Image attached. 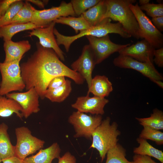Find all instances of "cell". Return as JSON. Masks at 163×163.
<instances>
[{"mask_svg":"<svg viewBox=\"0 0 163 163\" xmlns=\"http://www.w3.org/2000/svg\"><path fill=\"white\" fill-rule=\"evenodd\" d=\"M21 59L8 62H0L2 80L0 95L5 96L15 91H22L25 86L22 78L20 62Z\"/></svg>","mask_w":163,"mask_h":163,"instance_id":"obj_5","label":"cell"},{"mask_svg":"<svg viewBox=\"0 0 163 163\" xmlns=\"http://www.w3.org/2000/svg\"><path fill=\"white\" fill-rule=\"evenodd\" d=\"M55 23H59L69 26L72 28L76 34L89 28L91 26L82 15L78 17L68 16L61 17L53 21Z\"/></svg>","mask_w":163,"mask_h":163,"instance_id":"obj_26","label":"cell"},{"mask_svg":"<svg viewBox=\"0 0 163 163\" xmlns=\"http://www.w3.org/2000/svg\"><path fill=\"white\" fill-rule=\"evenodd\" d=\"M27 1L29 2L32 3L42 8H43L45 5L48 2V0H27Z\"/></svg>","mask_w":163,"mask_h":163,"instance_id":"obj_41","label":"cell"},{"mask_svg":"<svg viewBox=\"0 0 163 163\" xmlns=\"http://www.w3.org/2000/svg\"><path fill=\"white\" fill-rule=\"evenodd\" d=\"M153 62L158 67H163V47L155 49L154 52Z\"/></svg>","mask_w":163,"mask_h":163,"instance_id":"obj_35","label":"cell"},{"mask_svg":"<svg viewBox=\"0 0 163 163\" xmlns=\"http://www.w3.org/2000/svg\"><path fill=\"white\" fill-rule=\"evenodd\" d=\"M22 111L21 107L17 102L0 95V117H8L15 113L21 119L23 117Z\"/></svg>","mask_w":163,"mask_h":163,"instance_id":"obj_23","label":"cell"},{"mask_svg":"<svg viewBox=\"0 0 163 163\" xmlns=\"http://www.w3.org/2000/svg\"><path fill=\"white\" fill-rule=\"evenodd\" d=\"M3 46L5 55L3 62H8L21 59L31 46L28 40L15 42L10 40L4 41Z\"/></svg>","mask_w":163,"mask_h":163,"instance_id":"obj_17","label":"cell"},{"mask_svg":"<svg viewBox=\"0 0 163 163\" xmlns=\"http://www.w3.org/2000/svg\"><path fill=\"white\" fill-rule=\"evenodd\" d=\"M110 118L107 117L92 134V143L90 148L96 149L99 152L102 162L110 149L118 143L117 138L121 134L118 129V125L115 122L110 124Z\"/></svg>","mask_w":163,"mask_h":163,"instance_id":"obj_4","label":"cell"},{"mask_svg":"<svg viewBox=\"0 0 163 163\" xmlns=\"http://www.w3.org/2000/svg\"><path fill=\"white\" fill-rule=\"evenodd\" d=\"M17 0H0V20L3 18L11 5Z\"/></svg>","mask_w":163,"mask_h":163,"instance_id":"obj_36","label":"cell"},{"mask_svg":"<svg viewBox=\"0 0 163 163\" xmlns=\"http://www.w3.org/2000/svg\"><path fill=\"white\" fill-rule=\"evenodd\" d=\"M142 11H145L152 18L163 16V4L149 3L139 6Z\"/></svg>","mask_w":163,"mask_h":163,"instance_id":"obj_33","label":"cell"},{"mask_svg":"<svg viewBox=\"0 0 163 163\" xmlns=\"http://www.w3.org/2000/svg\"><path fill=\"white\" fill-rule=\"evenodd\" d=\"M151 21L159 31H163V16L152 18Z\"/></svg>","mask_w":163,"mask_h":163,"instance_id":"obj_39","label":"cell"},{"mask_svg":"<svg viewBox=\"0 0 163 163\" xmlns=\"http://www.w3.org/2000/svg\"><path fill=\"white\" fill-rule=\"evenodd\" d=\"M35 9L29 2L26 0L23 7L8 24L30 22Z\"/></svg>","mask_w":163,"mask_h":163,"instance_id":"obj_28","label":"cell"},{"mask_svg":"<svg viewBox=\"0 0 163 163\" xmlns=\"http://www.w3.org/2000/svg\"><path fill=\"white\" fill-rule=\"evenodd\" d=\"M106 11L104 19L109 18L118 21L131 36L140 38L138 23L129 5L136 0H105Z\"/></svg>","mask_w":163,"mask_h":163,"instance_id":"obj_2","label":"cell"},{"mask_svg":"<svg viewBox=\"0 0 163 163\" xmlns=\"http://www.w3.org/2000/svg\"><path fill=\"white\" fill-rule=\"evenodd\" d=\"M58 159V163H76V158L69 152H66Z\"/></svg>","mask_w":163,"mask_h":163,"instance_id":"obj_38","label":"cell"},{"mask_svg":"<svg viewBox=\"0 0 163 163\" xmlns=\"http://www.w3.org/2000/svg\"><path fill=\"white\" fill-rule=\"evenodd\" d=\"M109 18L104 19L97 25L91 26L89 28L81 31L72 36H66L60 33L55 28L53 30L54 35L56 36L58 45H63L66 52H68L70 45L75 41L84 36H91L100 37L108 35L110 33L119 34L125 38L131 37L130 35L125 30L119 22L113 23Z\"/></svg>","mask_w":163,"mask_h":163,"instance_id":"obj_3","label":"cell"},{"mask_svg":"<svg viewBox=\"0 0 163 163\" xmlns=\"http://www.w3.org/2000/svg\"><path fill=\"white\" fill-rule=\"evenodd\" d=\"M100 0H72L70 3L76 15H82L87 10L97 5Z\"/></svg>","mask_w":163,"mask_h":163,"instance_id":"obj_31","label":"cell"},{"mask_svg":"<svg viewBox=\"0 0 163 163\" xmlns=\"http://www.w3.org/2000/svg\"><path fill=\"white\" fill-rule=\"evenodd\" d=\"M113 62L117 67L135 70L153 82L163 79L162 75L157 70L153 63L140 62L128 56L120 55L113 59Z\"/></svg>","mask_w":163,"mask_h":163,"instance_id":"obj_11","label":"cell"},{"mask_svg":"<svg viewBox=\"0 0 163 163\" xmlns=\"http://www.w3.org/2000/svg\"><path fill=\"white\" fill-rule=\"evenodd\" d=\"M2 162V160L1 159V158H0V163H1V162Z\"/></svg>","mask_w":163,"mask_h":163,"instance_id":"obj_44","label":"cell"},{"mask_svg":"<svg viewBox=\"0 0 163 163\" xmlns=\"http://www.w3.org/2000/svg\"><path fill=\"white\" fill-rule=\"evenodd\" d=\"M17 142L15 156L23 160L30 155L43 148L45 142L32 135L27 127L22 126L15 129Z\"/></svg>","mask_w":163,"mask_h":163,"instance_id":"obj_7","label":"cell"},{"mask_svg":"<svg viewBox=\"0 0 163 163\" xmlns=\"http://www.w3.org/2000/svg\"><path fill=\"white\" fill-rule=\"evenodd\" d=\"M86 37L89 42V45L93 54L96 64H99L113 53L118 52L130 45L128 43L122 45L112 42L108 35L100 37L91 36Z\"/></svg>","mask_w":163,"mask_h":163,"instance_id":"obj_10","label":"cell"},{"mask_svg":"<svg viewBox=\"0 0 163 163\" xmlns=\"http://www.w3.org/2000/svg\"><path fill=\"white\" fill-rule=\"evenodd\" d=\"M129 7L138 23L140 38L146 40L155 49L162 47L163 34L140 9L137 3L135 5L131 4Z\"/></svg>","mask_w":163,"mask_h":163,"instance_id":"obj_6","label":"cell"},{"mask_svg":"<svg viewBox=\"0 0 163 163\" xmlns=\"http://www.w3.org/2000/svg\"><path fill=\"white\" fill-rule=\"evenodd\" d=\"M41 27L31 22L24 24H11L4 25L0 27V38H2L4 41L11 40L15 34L21 31L32 30Z\"/></svg>","mask_w":163,"mask_h":163,"instance_id":"obj_22","label":"cell"},{"mask_svg":"<svg viewBox=\"0 0 163 163\" xmlns=\"http://www.w3.org/2000/svg\"><path fill=\"white\" fill-rule=\"evenodd\" d=\"M76 16L70 2H61L57 7L38 10L36 9L30 22L39 26L44 27L61 17Z\"/></svg>","mask_w":163,"mask_h":163,"instance_id":"obj_9","label":"cell"},{"mask_svg":"<svg viewBox=\"0 0 163 163\" xmlns=\"http://www.w3.org/2000/svg\"><path fill=\"white\" fill-rule=\"evenodd\" d=\"M135 118L143 126H146L158 130L163 129V112L157 108L153 110L149 117Z\"/></svg>","mask_w":163,"mask_h":163,"instance_id":"obj_27","label":"cell"},{"mask_svg":"<svg viewBox=\"0 0 163 163\" xmlns=\"http://www.w3.org/2000/svg\"><path fill=\"white\" fill-rule=\"evenodd\" d=\"M109 102L105 97L96 96L91 97L87 94L78 97L71 106L80 112L102 115L104 113V107Z\"/></svg>","mask_w":163,"mask_h":163,"instance_id":"obj_16","label":"cell"},{"mask_svg":"<svg viewBox=\"0 0 163 163\" xmlns=\"http://www.w3.org/2000/svg\"><path fill=\"white\" fill-rule=\"evenodd\" d=\"M143 127L139 137L153 141L158 145L163 144V132L147 126H144Z\"/></svg>","mask_w":163,"mask_h":163,"instance_id":"obj_30","label":"cell"},{"mask_svg":"<svg viewBox=\"0 0 163 163\" xmlns=\"http://www.w3.org/2000/svg\"><path fill=\"white\" fill-rule=\"evenodd\" d=\"M2 162V163H23V160L15 156L3 159Z\"/></svg>","mask_w":163,"mask_h":163,"instance_id":"obj_40","label":"cell"},{"mask_svg":"<svg viewBox=\"0 0 163 163\" xmlns=\"http://www.w3.org/2000/svg\"><path fill=\"white\" fill-rule=\"evenodd\" d=\"M106 155L105 163H134L126 158V149L118 143L108 151Z\"/></svg>","mask_w":163,"mask_h":163,"instance_id":"obj_29","label":"cell"},{"mask_svg":"<svg viewBox=\"0 0 163 163\" xmlns=\"http://www.w3.org/2000/svg\"><path fill=\"white\" fill-rule=\"evenodd\" d=\"M66 82L65 76H60L56 77L50 81L47 89H52L59 87L63 85Z\"/></svg>","mask_w":163,"mask_h":163,"instance_id":"obj_34","label":"cell"},{"mask_svg":"<svg viewBox=\"0 0 163 163\" xmlns=\"http://www.w3.org/2000/svg\"><path fill=\"white\" fill-rule=\"evenodd\" d=\"M106 11L105 0H100L96 5L82 15L91 26L96 25L103 19Z\"/></svg>","mask_w":163,"mask_h":163,"instance_id":"obj_21","label":"cell"},{"mask_svg":"<svg viewBox=\"0 0 163 163\" xmlns=\"http://www.w3.org/2000/svg\"><path fill=\"white\" fill-rule=\"evenodd\" d=\"M5 96L8 98L14 100L20 105L22 108L21 113L25 118L40 110L39 100L40 96L34 88L25 92L10 93Z\"/></svg>","mask_w":163,"mask_h":163,"instance_id":"obj_12","label":"cell"},{"mask_svg":"<svg viewBox=\"0 0 163 163\" xmlns=\"http://www.w3.org/2000/svg\"><path fill=\"white\" fill-rule=\"evenodd\" d=\"M113 90L112 83L107 76L97 75L92 78L87 94L89 95L91 93L94 96L105 98Z\"/></svg>","mask_w":163,"mask_h":163,"instance_id":"obj_19","label":"cell"},{"mask_svg":"<svg viewBox=\"0 0 163 163\" xmlns=\"http://www.w3.org/2000/svg\"><path fill=\"white\" fill-rule=\"evenodd\" d=\"M149 0H139V2L141 6L146 5L149 3Z\"/></svg>","mask_w":163,"mask_h":163,"instance_id":"obj_43","label":"cell"},{"mask_svg":"<svg viewBox=\"0 0 163 163\" xmlns=\"http://www.w3.org/2000/svg\"><path fill=\"white\" fill-rule=\"evenodd\" d=\"M136 141L139 145L133 149V152L135 154L153 157L163 163V152L162 151L154 148L145 139L138 137Z\"/></svg>","mask_w":163,"mask_h":163,"instance_id":"obj_24","label":"cell"},{"mask_svg":"<svg viewBox=\"0 0 163 163\" xmlns=\"http://www.w3.org/2000/svg\"><path fill=\"white\" fill-rule=\"evenodd\" d=\"M96 65L94 56L89 45L84 46L81 55L71 65L72 69L79 74L86 81L88 89L91 86L92 73Z\"/></svg>","mask_w":163,"mask_h":163,"instance_id":"obj_13","label":"cell"},{"mask_svg":"<svg viewBox=\"0 0 163 163\" xmlns=\"http://www.w3.org/2000/svg\"><path fill=\"white\" fill-rule=\"evenodd\" d=\"M22 0H17L12 3L3 18L0 20V27L8 24L23 6Z\"/></svg>","mask_w":163,"mask_h":163,"instance_id":"obj_32","label":"cell"},{"mask_svg":"<svg viewBox=\"0 0 163 163\" xmlns=\"http://www.w3.org/2000/svg\"><path fill=\"white\" fill-rule=\"evenodd\" d=\"M37 50L27 61L20 65L21 75L27 91L34 88L42 99L53 78L63 76L75 80L78 73L62 62L54 51L39 42Z\"/></svg>","mask_w":163,"mask_h":163,"instance_id":"obj_1","label":"cell"},{"mask_svg":"<svg viewBox=\"0 0 163 163\" xmlns=\"http://www.w3.org/2000/svg\"><path fill=\"white\" fill-rule=\"evenodd\" d=\"M72 90L71 81L66 79L65 83L62 86L55 88L47 89L45 97L52 102H62L68 97Z\"/></svg>","mask_w":163,"mask_h":163,"instance_id":"obj_25","label":"cell"},{"mask_svg":"<svg viewBox=\"0 0 163 163\" xmlns=\"http://www.w3.org/2000/svg\"><path fill=\"white\" fill-rule=\"evenodd\" d=\"M155 49L145 39L125 47L118 52L120 55L130 57L142 62L153 63Z\"/></svg>","mask_w":163,"mask_h":163,"instance_id":"obj_15","label":"cell"},{"mask_svg":"<svg viewBox=\"0 0 163 163\" xmlns=\"http://www.w3.org/2000/svg\"><path fill=\"white\" fill-rule=\"evenodd\" d=\"M133 161L134 163H158L150 156L137 154H135L133 156Z\"/></svg>","mask_w":163,"mask_h":163,"instance_id":"obj_37","label":"cell"},{"mask_svg":"<svg viewBox=\"0 0 163 163\" xmlns=\"http://www.w3.org/2000/svg\"><path fill=\"white\" fill-rule=\"evenodd\" d=\"M61 149L57 142L48 147L41 149L35 155L27 157L23 160V163H52L55 158L60 157Z\"/></svg>","mask_w":163,"mask_h":163,"instance_id":"obj_18","label":"cell"},{"mask_svg":"<svg viewBox=\"0 0 163 163\" xmlns=\"http://www.w3.org/2000/svg\"><path fill=\"white\" fill-rule=\"evenodd\" d=\"M56 23L53 21L47 26L38 27L28 32V37L35 36L39 39V43L43 47L53 50L59 59L65 61L64 53L58 45L53 33Z\"/></svg>","mask_w":163,"mask_h":163,"instance_id":"obj_14","label":"cell"},{"mask_svg":"<svg viewBox=\"0 0 163 163\" xmlns=\"http://www.w3.org/2000/svg\"><path fill=\"white\" fill-rule=\"evenodd\" d=\"M8 128L5 123L0 124V158L2 160L15 156V146L10 141Z\"/></svg>","mask_w":163,"mask_h":163,"instance_id":"obj_20","label":"cell"},{"mask_svg":"<svg viewBox=\"0 0 163 163\" xmlns=\"http://www.w3.org/2000/svg\"><path fill=\"white\" fill-rule=\"evenodd\" d=\"M102 120L101 115H88L77 111L69 116L68 121L75 130L74 138L83 137L91 139L93 133L101 123Z\"/></svg>","mask_w":163,"mask_h":163,"instance_id":"obj_8","label":"cell"},{"mask_svg":"<svg viewBox=\"0 0 163 163\" xmlns=\"http://www.w3.org/2000/svg\"><path fill=\"white\" fill-rule=\"evenodd\" d=\"M161 88H163V83L161 80H155L153 82Z\"/></svg>","mask_w":163,"mask_h":163,"instance_id":"obj_42","label":"cell"}]
</instances>
